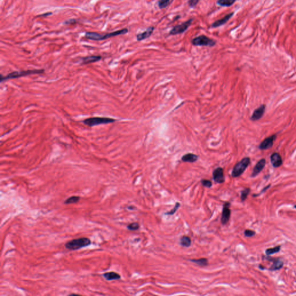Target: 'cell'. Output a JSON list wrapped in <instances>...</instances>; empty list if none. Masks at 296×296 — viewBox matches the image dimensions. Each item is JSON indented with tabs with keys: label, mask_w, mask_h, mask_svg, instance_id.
Listing matches in <instances>:
<instances>
[{
	"label": "cell",
	"mask_w": 296,
	"mask_h": 296,
	"mask_svg": "<svg viewBox=\"0 0 296 296\" xmlns=\"http://www.w3.org/2000/svg\"><path fill=\"white\" fill-rule=\"evenodd\" d=\"M129 32V30L126 28L123 29L121 30H119L117 31H113L109 33L106 34H99L98 32H87L85 35V37L87 39L92 40V41H103L105 39H107L108 38H111L112 37H116L121 35H124L127 34Z\"/></svg>",
	"instance_id": "cell-1"
},
{
	"label": "cell",
	"mask_w": 296,
	"mask_h": 296,
	"mask_svg": "<svg viewBox=\"0 0 296 296\" xmlns=\"http://www.w3.org/2000/svg\"><path fill=\"white\" fill-rule=\"evenodd\" d=\"M92 244L90 239L87 237H80L69 240L64 245L65 247L69 251H76L88 247Z\"/></svg>",
	"instance_id": "cell-2"
},
{
	"label": "cell",
	"mask_w": 296,
	"mask_h": 296,
	"mask_svg": "<svg viewBox=\"0 0 296 296\" xmlns=\"http://www.w3.org/2000/svg\"><path fill=\"white\" fill-rule=\"evenodd\" d=\"M43 71H44L43 69H31V70H27V71H15L11 73H9L5 76L1 75V81L2 82L9 79H16L24 76L30 75L32 74H41L43 73Z\"/></svg>",
	"instance_id": "cell-3"
},
{
	"label": "cell",
	"mask_w": 296,
	"mask_h": 296,
	"mask_svg": "<svg viewBox=\"0 0 296 296\" xmlns=\"http://www.w3.org/2000/svg\"><path fill=\"white\" fill-rule=\"evenodd\" d=\"M191 43L195 46L214 47L216 45V41L206 35H201L194 38L191 40Z\"/></svg>",
	"instance_id": "cell-4"
},
{
	"label": "cell",
	"mask_w": 296,
	"mask_h": 296,
	"mask_svg": "<svg viewBox=\"0 0 296 296\" xmlns=\"http://www.w3.org/2000/svg\"><path fill=\"white\" fill-rule=\"evenodd\" d=\"M250 163H251V159L249 157H246L243 158L240 161L237 163L234 166L231 173L232 177L233 178H237L240 177V175L246 170L247 166H249Z\"/></svg>",
	"instance_id": "cell-5"
},
{
	"label": "cell",
	"mask_w": 296,
	"mask_h": 296,
	"mask_svg": "<svg viewBox=\"0 0 296 296\" xmlns=\"http://www.w3.org/2000/svg\"><path fill=\"white\" fill-rule=\"evenodd\" d=\"M116 120L107 117H92L87 118L83 120V123L89 127H93L101 124L112 123L115 122Z\"/></svg>",
	"instance_id": "cell-6"
},
{
	"label": "cell",
	"mask_w": 296,
	"mask_h": 296,
	"mask_svg": "<svg viewBox=\"0 0 296 296\" xmlns=\"http://www.w3.org/2000/svg\"><path fill=\"white\" fill-rule=\"evenodd\" d=\"M194 19L190 18L184 22L182 23L180 25H177L173 26L172 29L169 32L170 35H176L182 34L187 30L189 27L191 25Z\"/></svg>",
	"instance_id": "cell-7"
},
{
	"label": "cell",
	"mask_w": 296,
	"mask_h": 296,
	"mask_svg": "<svg viewBox=\"0 0 296 296\" xmlns=\"http://www.w3.org/2000/svg\"><path fill=\"white\" fill-rule=\"evenodd\" d=\"M230 203L226 202L224 204L223 210H222L221 223L222 224L224 225L228 223L230 216H231V210L230 209Z\"/></svg>",
	"instance_id": "cell-8"
},
{
	"label": "cell",
	"mask_w": 296,
	"mask_h": 296,
	"mask_svg": "<svg viewBox=\"0 0 296 296\" xmlns=\"http://www.w3.org/2000/svg\"><path fill=\"white\" fill-rule=\"evenodd\" d=\"M276 138H277L276 135H272L269 137L266 138L259 145V149L262 150H265L271 148Z\"/></svg>",
	"instance_id": "cell-9"
},
{
	"label": "cell",
	"mask_w": 296,
	"mask_h": 296,
	"mask_svg": "<svg viewBox=\"0 0 296 296\" xmlns=\"http://www.w3.org/2000/svg\"><path fill=\"white\" fill-rule=\"evenodd\" d=\"M213 179L217 183H223L225 181L224 171L221 167H218L213 171Z\"/></svg>",
	"instance_id": "cell-10"
},
{
	"label": "cell",
	"mask_w": 296,
	"mask_h": 296,
	"mask_svg": "<svg viewBox=\"0 0 296 296\" xmlns=\"http://www.w3.org/2000/svg\"><path fill=\"white\" fill-rule=\"evenodd\" d=\"M234 12H233L229 13L221 19H219L215 22H214L210 25V27L211 28H217L219 27H220V26H222V25L226 24L229 21V20L234 16Z\"/></svg>",
	"instance_id": "cell-11"
},
{
	"label": "cell",
	"mask_w": 296,
	"mask_h": 296,
	"mask_svg": "<svg viewBox=\"0 0 296 296\" xmlns=\"http://www.w3.org/2000/svg\"><path fill=\"white\" fill-rule=\"evenodd\" d=\"M154 30H155V28L153 26L149 27L146 30L143 31L142 32L136 34V40L138 41H143L146 39H148L149 38H150V36L152 35Z\"/></svg>",
	"instance_id": "cell-12"
},
{
	"label": "cell",
	"mask_w": 296,
	"mask_h": 296,
	"mask_svg": "<svg viewBox=\"0 0 296 296\" xmlns=\"http://www.w3.org/2000/svg\"><path fill=\"white\" fill-rule=\"evenodd\" d=\"M265 111V105L264 104L260 105L259 107L254 111L253 114L251 117V119L252 121H257L259 119H260L264 115Z\"/></svg>",
	"instance_id": "cell-13"
},
{
	"label": "cell",
	"mask_w": 296,
	"mask_h": 296,
	"mask_svg": "<svg viewBox=\"0 0 296 296\" xmlns=\"http://www.w3.org/2000/svg\"><path fill=\"white\" fill-rule=\"evenodd\" d=\"M264 258L267 260H269L270 261L273 262L272 265L271 266V267L269 269L270 271H274L279 270L281 268H282L284 266L283 261L279 259L271 258V257H264Z\"/></svg>",
	"instance_id": "cell-14"
},
{
	"label": "cell",
	"mask_w": 296,
	"mask_h": 296,
	"mask_svg": "<svg viewBox=\"0 0 296 296\" xmlns=\"http://www.w3.org/2000/svg\"><path fill=\"white\" fill-rule=\"evenodd\" d=\"M265 163H266V161H265L264 159H262L260 160H259L253 168L251 177H255L259 173H261V171L264 169V168L265 166Z\"/></svg>",
	"instance_id": "cell-15"
},
{
	"label": "cell",
	"mask_w": 296,
	"mask_h": 296,
	"mask_svg": "<svg viewBox=\"0 0 296 296\" xmlns=\"http://www.w3.org/2000/svg\"><path fill=\"white\" fill-rule=\"evenodd\" d=\"M271 162L272 165L275 168H278L281 166L283 164L282 159L281 155L278 153H274L271 156Z\"/></svg>",
	"instance_id": "cell-16"
},
{
	"label": "cell",
	"mask_w": 296,
	"mask_h": 296,
	"mask_svg": "<svg viewBox=\"0 0 296 296\" xmlns=\"http://www.w3.org/2000/svg\"><path fill=\"white\" fill-rule=\"evenodd\" d=\"M101 59V56H90L82 58L81 62L83 64H87L92 62H97Z\"/></svg>",
	"instance_id": "cell-17"
},
{
	"label": "cell",
	"mask_w": 296,
	"mask_h": 296,
	"mask_svg": "<svg viewBox=\"0 0 296 296\" xmlns=\"http://www.w3.org/2000/svg\"><path fill=\"white\" fill-rule=\"evenodd\" d=\"M103 277L108 281H113V280H119L121 278V276L120 274L114 271L105 272L103 274Z\"/></svg>",
	"instance_id": "cell-18"
},
{
	"label": "cell",
	"mask_w": 296,
	"mask_h": 296,
	"mask_svg": "<svg viewBox=\"0 0 296 296\" xmlns=\"http://www.w3.org/2000/svg\"><path fill=\"white\" fill-rule=\"evenodd\" d=\"M198 159V156L197 155L194 154V153H186L184 156H183L181 158V160L183 162L192 163H194L196 161H197Z\"/></svg>",
	"instance_id": "cell-19"
},
{
	"label": "cell",
	"mask_w": 296,
	"mask_h": 296,
	"mask_svg": "<svg viewBox=\"0 0 296 296\" xmlns=\"http://www.w3.org/2000/svg\"><path fill=\"white\" fill-rule=\"evenodd\" d=\"M237 0H217L216 4L222 7H230L232 6Z\"/></svg>",
	"instance_id": "cell-20"
},
{
	"label": "cell",
	"mask_w": 296,
	"mask_h": 296,
	"mask_svg": "<svg viewBox=\"0 0 296 296\" xmlns=\"http://www.w3.org/2000/svg\"><path fill=\"white\" fill-rule=\"evenodd\" d=\"M173 0H159L157 2V6L160 9H163L169 6Z\"/></svg>",
	"instance_id": "cell-21"
},
{
	"label": "cell",
	"mask_w": 296,
	"mask_h": 296,
	"mask_svg": "<svg viewBox=\"0 0 296 296\" xmlns=\"http://www.w3.org/2000/svg\"><path fill=\"white\" fill-rule=\"evenodd\" d=\"M180 244L183 247H189L191 244V239L189 237L184 235L181 237L180 240Z\"/></svg>",
	"instance_id": "cell-22"
},
{
	"label": "cell",
	"mask_w": 296,
	"mask_h": 296,
	"mask_svg": "<svg viewBox=\"0 0 296 296\" xmlns=\"http://www.w3.org/2000/svg\"><path fill=\"white\" fill-rule=\"evenodd\" d=\"M190 261L196 264L197 265H199L200 267H204L207 266L208 264V261L207 259L205 258H201L199 259H191L190 260Z\"/></svg>",
	"instance_id": "cell-23"
},
{
	"label": "cell",
	"mask_w": 296,
	"mask_h": 296,
	"mask_svg": "<svg viewBox=\"0 0 296 296\" xmlns=\"http://www.w3.org/2000/svg\"><path fill=\"white\" fill-rule=\"evenodd\" d=\"M80 197L79 196H73L70 197H68L67 199H66L64 203L66 205H69V204H76L78 203L80 201Z\"/></svg>",
	"instance_id": "cell-24"
},
{
	"label": "cell",
	"mask_w": 296,
	"mask_h": 296,
	"mask_svg": "<svg viewBox=\"0 0 296 296\" xmlns=\"http://www.w3.org/2000/svg\"><path fill=\"white\" fill-rule=\"evenodd\" d=\"M281 250V246H277V247H272V248H268L266 249L265 251V254L267 256H270L273 254L278 253Z\"/></svg>",
	"instance_id": "cell-25"
},
{
	"label": "cell",
	"mask_w": 296,
	"mask_h": 296,
	"mask_svg": "<svg viewBox=\"0 0 296 296\" xmlns=\"http://www.w3.org/2000/svg\"><path fill=\"white\" fill-rule=\"evenodd\" d=\"M127 227L130 231H136L140 228V224L137 222H134L129 224Z\"/></svg>",
	"instance_id": "cell-26"
},
{
	"label": "cell",
	"mask_w": 296,
	"mask_h": 296,
	"mask_svg": "<svg viewBox=\"0 0 296 296\" xmlns=\"http://www.w3.org/2000/svg\"><path fill=\"white\" fill-rule=\"evenodd\" d=\"M250 191H251V190L249 188L245 189L244 190H243L242 191H241L240 199H241L242 201H244L247 199V197L248 194H249Z\"/></svg>",
	"instance_id": "cell-27"
},
{
	"label": "cell",
	"mask_w": 296,
	"mask_h": 296,
	"mask_svg": "<svg viewBox=\"0 0 296 296\" xmlns=\"http://www.w3.org/2000/svg\"><path fill=\"white\" fill-rule=\"evenodd\" d=\"M180 205V204L179 203H177L175 204V207H174V208H173V210H171L170 211H169L168 212H166V215H173L177 211V210L179 209Z\"/></svg>",
	"instance_id": "cell-28"
},
{
	"label": "cell",
	"mask_w": 296,
	"mask_h": 296,
	"mask_svg": "<svg viewBox=\"0 0 296 296\" xmlns=\"http://www.w3.org/2000/svg\"><path fill=\"white\" fill-rule=\"evenodd\" d=\"M201 183L203 186L206 187L207 188H210L212 186V182L210 180H208V179H202L201 180Z\"/></svg>",
	"instance_id": "cell-29"
},
{
	"label": "cell",
	"mask_w": 296,
	"mask_h": 296,
	"mask_svg": "<svg viewBox=\"0 0 296 296\" xmlns=\"http://www.w3.org/2000/svg\"><path fill=\"white\" fill-rule=\"evenodd\" d=\"M200 0H189L187 2V5L190 8H194L197 5Z\"/></svg>",
	"instance_id": "cell-30"
},
{
	"label": "cell",
	"mask_w": 296,
	"mask_h": 296,
	"mask_svg": "<svg viewBox=\"0 0 296 296\" xmlns=\"http://www.w3.org/2000/svg\"><path fill=\"white\" fill-rule=\"evenodd\" d=\"M256 234V233L253 231V230H246L245 231H244V235L247 237H253L254 235Z\"/></svg>",
	"instance_id": "cell-31"
},
{
	"label": "cell",
	"mask_w": 296,
	"mask_h": 296,
	"mask_svg": "<svg viewBox=\"0 0 296 296\" xmlns=\"http://www.w3.org/2000/svg\"><path fill=\"white\" fill-rule=\"evenodd\" d=\"M76 20H74V19H71V20H69L68 21H66L65 22V24L66 25H69V24H72V23H75Z\"/></svg>",
	"instance_id": "cell-32"
},
{
	"label": "cell",
	"mask_w": 296,
	"mask_h": 296,
	"mask_svg": "<svg viewBox=\"0 0 296 296\" xmlns=\"http://www.w3.org/2000/svg\"><path fill=\"white\" fill-rule=\"evenodd\" d=\"M52 12H48L45 13H43V14H42V15H40L38 16V17H46V16H48L49 15H52Z\"/></svg>",
	"instance_id": "cell-33"
},
{
	"label": "cell",
	"mask_w": 296,
	"mask_h": 296,
	"mask_svg": "<svg viewBox=\"0 0 296 296\" xmlns=\"http://www.w3.org/2000/svg\"><path fill=\"white\" fill-rule=\"evenodd\" d=\"M180 16H179V15H178V16H177L176 17H175V18H175V19H173V21H175V20H178V19H179V18H180Z\"/></svg>",
	"instance_id": "cell-34"
},
{
	"label": "cell",
	"mask_w": 296,
	"mask_h": 296,
	"mask_svg": "<svg viewBox=\"0 0 296 296\" xmlns=\"http://www.w3.org/2000/svg\"><path fill=\"white\" fill-rule=\"evenodd\" d=\"M294 208H296V205H294Z\"/></svg>",
	"instance_id": "cell-35"
}]
</instances>
